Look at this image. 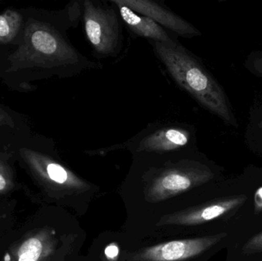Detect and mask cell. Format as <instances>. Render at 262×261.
I'll list each match as a JSON object with an SVG mask.
<instances>
[{"instance_id":"obj_1","label":"cell","mask_w":262,"mask_h":261,"mask_svg":"<svg viewBox=\"0 0 262 261\" xmlns=\"http://www.w3.org/2000/svg\"><path fill=\"white\" fill-rule=\"evenodd\" d=\"M81 19V1H74L49 20L34 21L27 26L23 49L14 58L60 78L102 68L101 62L89 59L69 40L68 31L78 27Z\"/></svg>"},{"instance_id":"obj_2","label":"cell","mask_w":262,"mask_h":261,"mask_svg":"<svg viewBox=\"0 0 262 261\" xmlns=\"http://www.w3.org/2000/svg\"><path fill=\"white\" fill-rule=\"evenodd\" d=\"M149 42L154 55L180 88L226 124L238 127L227 95L195 55L180 41L173 44Z\"/></svg>"},{"instance_id":"obj_3","label":"cell","mask_w":262,"mask_h":261,"mask_svg":"<svg viewBox=\"0 0 262 261\" xmlns=\"http://www.w3.org/2000/svg\"><path fill=\"white\" fill-rule=\"evenodd\" d=\"M152 162L148 177L147 200L159 202L207 183L215 177L200 158L196 147L165 153H144Z\"/></svg>"},{"instance_id":"obj_4","label":"cell","mask_w":262,"mask_h":261,"mask_svg":"<svg viewBox=\"0 0 262 261\" xmlns=\"http://www.w3.org/2000/svg\"><path fill=\"white\" fill-rule=\"evenodd\" d=\"M81 20L96 59L115 58L124 46L122 20L110 1L83 0Z\"/></svg>"},{"instance_id":"obj_5","label":"cell","mask_w":262,"mask_h":261,"mask_svg":"<svg viewBox=\"0 0 262 261\" xmlns=\"http://www.w3.org/2000/svg\"><path fill=\"white\" fill-rule=\"evenodd\" d=\"M196 134L193 126L176 121L149 124L130 139L107 148L88 151L101 155L114 150H127L133 154L165 153L195 147Z\"/></svg>"},{"instance_id":"obj_6","label":"cell","mask_w":262,"mask_h":261,"mask_svg":"<svg viewBox=\"0 0 262 261\" xmlns=\"http://www.w3.org/2000/svg\"><path fill=\"white\" fill-rule=\"evenodd\" d=\"M20 156L38 180L56 189L88 190L89 185L47 153L23 148Z\"/></svg>"},{"instance_id":"obj_7","label":"cell","mask_w":262,"mask_h":261,"mask_svg":"<svg viewBox=\"0 0 262 261\" xmlns=\"http://www.w3.org/2000/svg\"><path fill=\"white\" fill-rule=\"evenodd\" d=\"M227 237L226 233L196 239L172 241L140 251L138 261H182L203 254Z\"/></svg>"},{"instance_id":"obj_8","label":"cell","mask_w":262,"mask_h":261,"mask_svg":"<svg viewBox=\"0 0 262 261\" xmlns=\"http://www.w3.org/2000/svg\"><path fill=\"white\" fill-rule=\"evenodd\" d=\"M245 195L229 196L213 201L206 205L189 208L184 211L163 216L157 222L158 226L163 225H183L193 226L203 225L241 207L247 201Z\"/></svg>"},{"instance_id":"obj_9","label":"cell","mask_w":262,"mask_h":261,"mask_svg":"<svg viewBox=\"0 0 262 261\" xmlns=\"http://www.w3.org/2000/svg\"><path fill=\"white\" fill-rule=\"evenodd\" d=\"M116 2L140 15L151 18L177 37L192 38L202 35L201 32L193 25L172 12L163 2L154 0H116Z\"/></svg>"},{"instance_id":"obj_10","label":"cell","mask_w":262,"mask_h":261,"mask_svg":"<svg viewBox=\"0 0 262 261\" xmlns=\"http://www.w3.org/2000/svg\"><path fill=\"white\" fill-rule=\"evenodd\" d=\"M115 5L120 17L129 30L137 36L146 38L149 41L173 44L178 42V37L168 32L156 21L144 15H140L129 8L117 3L116 0H109Z\"/></svg>"},{"instance_id":"obj_11","label":"cell","mask_w":262,"mask_h":261,"mask_svg":"<svg viewBox=\"0 0 262 261\" xmlns=\"http://www.w3.org/2000/svg\"><path fill=\"white\" fill-rule=\"evenodd\" d=\"M53 248L54 242L50 234L43 230L26 238L18 245L12 261H46Z\"/></svg>"},{"instance_id":"obj_12","label":"cell","mask_w":262,"mask_h":261,"mask_svg":"<svg viewBox=\"0 0 262 261\" xmlns=\"http://www.w3.org/2000/svg\"><path fill=\"white\" fill-rule=\"evenodd\" d=\"M21 23L23 17L18 12L7 10L0 14V42H10L21 29Z\"/></svg>"},{"instance_id":"obj_13","label":"cell","mask_w":262,"mask_h":261,"mask_svg":"<svg viewBox=\"0 0 262 261\" xmlns=\"http://www.w3.org/2000/svg\"><path fill=\"white\" fill-rule=\"evenodd\" d=\"M12 186V172L6 162L0 158V196L7 193Z\"/></svg>"},{"instance_id":"obj_14","label":"cell","mask_w":262,"mask_h":261,"mask_svg":"<svg viewBox=\"0 0 262 261\" xmlns=\"http://www.w3.org/2000/svg\"><path fill=\"white\" fill-rule=\"evenodd\" d=\"M245 66L251 73L262 78V52H252L246 60Z\"/></svg>"},{"instance_id":"obj_15","label":"cell","mask_w":262,"mask_h":261,"mask_svg":"<svg viewBox=\"0 0 262 261\" xmlns=\"http://www.w3.org/2000/svg\"><path fill=\"white\" fill-rule=\"evenodd\" d=\"M243 254L244 255L258 254L262 252V232L249 239L243 247Z\"/></svg>"},{"instance_id":"obj_16","label":"cell","mask_w":262,"mask_h":261,"mask_svg":"<svg viewBox=\"0 0 262 261\" xmlns=\"http://www.w3.org/2000/svg\"><path fill=\"white\" fill-rule=\"evenodd\" d=\"M254 205H255V214H259L262 211V186L255 192L254 197Z\"/></svg>"},{"instance_id":"obj_17","label":"cell","mask_w":262,"mask_h":261,"mask_svg":"<svg viewBox=\"0 0 262 261\" xmlns=\"http://www.w3.org/2000/svg\"><path fill=\"white\" fill-rule=\"evenodd\" d=\"M0 126L14 127V122L12 121V117L2 107H0Z\"/></svg>"},{"instance_id":"obj_18","label":"cell","mask_w":262,"mask_h":261,"mask_svg":"<svg viewBox=\"0 0 262 261\" xmlns=\"http://www.w3.org/2000/svg\"><path fill=\"white\" fill-rule=\"evenodd\" d=\"M119 254V248L115 244H112L106 248L105 255L109 260H113Z\"/></svg>"},{"instance_id":"obj_19","label":"cell","mask_w":262,"mask_h":261,"mask_svg":"<svg viewBox=\"0 0 262 261\" xmlns=\"http://www.w3.org/2000/svg\"><path fill=\"white\" fill-rule=\"evenodd\" d=\"M256 128L258 129V136L259 135L260 136H258V141H261V144H262V114L261 119H260L259 122H258V125H256ZM256 129V130H257Z\"/></svg>"}]
</instances>
